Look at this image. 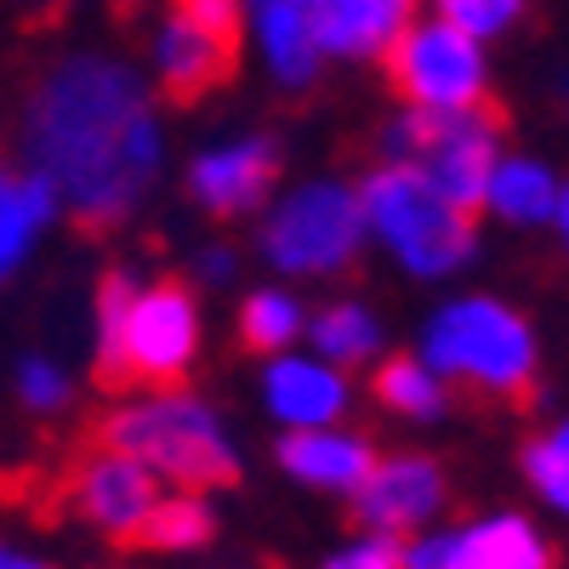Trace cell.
I'll return each instance as SVG.
<instances>
[{"mask_svg":"<svg viewBox=\"0 0 569 569\" xmlns=\"http://www.w3.org/2000/svg\"><path fill=\"white\" fill-rule=\"evenodd\" d=\"M365 246V206L359 188L319 177L291 188L262 222V257L279 273H337Z\"/></svg>","mask_w":569,"mask_h":569,"instance_id":"obj_7","label":"cell"},{"mask_svg":"<svg viewBox=\"0 0 569 569\" xmlns=\"http://www.w3.org/2000/svg\"><path fill=\"white\" fill-rule=\"evenodd\" d=\"M18 399H23V410H34V416H58L63 405H69V376H63V365H52V359H23L18 365Z\"/></svg>","mask_w":569,"mask_h":569,"instance_id":"obj_27","label":"cell"},{"mask_svg":"<svg viewBox=\"0 0 569 569\" xmlns=\"http://www.w3.org/2000/svg\"><path fill=\"white\" fill-rule=\"evenodd\" d=\"M421 365L445 382H467L490 399H525L536 388V337L525 313L496 297H456L421 330Z\"/></svg>","mask_w":569,"mask_h":569,"instance_id":"obj_4","label":"cell"},{"mask_svg":"<svg viewBox=\"0 0 569 569\" xmlns=\"http://www.w3.org/2000/svg\"><path fill=\"white\" fill-rule=\"evenodd\" d=\"M416 0H308L319 58H388V46L410 29Z\"/></svg>","mask_w":569,"mask_h":569,"instance_id":"obj_13","label":"cell"},{"mask_svg":"<svg viewBox=\"0 0 569 569\" xmlns=\"http://www.w3.org/2000/svg\"><path fill=\"white\" fill-rule=\"evenodd\" d=\"M433 7H439L445 23L467 29L472 40H496V34H507L518 18H525L530 0H433Z\"/></svg>","mask_w":569,"mask_h":569,"instance_id":"obj_25","label":"cell"},{"mask_svg":"<svg viewBox=\"0 0 569 569\" xmlns=\"http://www.w3.org/2000/svg\"><path fill=\"white\" fill-rule=\"evenodd\" d=\"M552 228H558V240H563V251H569V182L558 188V206H552Z\"/></svg>","mask_w":569,"mask_h":569,"instance_id":"obj_30","label":"cell"},{"mask_svg":"<svg viewBox=\"0 0 569 569\" xmlns=\"http://www.w3.org/2000/svg\"><path fill=\"white\" fill-rule=\"evenodd\" d=\"M308 330V313H302V302L291 297V291H257V297H246V308H240V337H246V348H257V353H284L297 337Z\"/></svg>","mask_w":569,"mask_h":569,"instance_id":"obj_23","label":"cell"},{"mask_svg":"<svg viewBox=\"0 0 569 569\" xmlns=\"http://www.w3.org/2000/svg\"><path fill=\"white\" fill-rule=\"evenodd\" d=\"M257 46L273 69L279 86L302 91L319 74V46H313V18H308V0H246Z\"/></svg>","mask_w":569,"mask_h":569,"instance_id":"obj_17","label":"cell"},{"mask_svg":"<svg viewBox=\"0 0 569 569\" xmlns=\"http://www.w3.org/2000/svg\"><path fill=\"white\" fill-rule=\"evenodd\" d=\"M160 496H166V485L137 456H126L114 445L80 456V467L69 472V490H63L74 518H86V525L109 541H142Z\"/></svg>","mask_w":569,"mask_h":569,"instance_id":"obj_10","label":"cell"},{"mask_svg":"<svg viewBox=\"0 0 569 569\" xmlns=\"http://www.w3.org/2000/svg\"><path fill=\"white\" fill-rule=\"evenodd\" d=\"M0 569H58V563H46V558H34V552H23L12 541H0Z\"/></svg>","mask_w":569,"mask_h":569,"instance_id":"obj_29","label":"cell"},{"mask_svg":"<svg viewBox=\"0 0 569 569\" xmlns=\"http://www.w3.org/2000/svg\"><path fill=\"white\" fill-rule=\"evenodd\" d=\"M103 445L137 456L166 490H222L240 479V445L194 393H142L103 421Z\"/></svg>","mask_w":569,"mask_h":569,"instance_id":"obj_2","label":"cell"},{"mask_svg":"<svg viewBox=\"0 0 569 569\" xmlns=\"http://www.w3.org/2000/svg\"><path fill=\"white\" fill-rule=\"evenodd\" d=\"M200 353V308L182 284L114 273L98 297V359L109 382H177Z\"/></svg>","mask_w":569,"mask_h":569,"instance_id":"obj_3","label":"cell"},{"mask_svg":"<svg viewBox=\"0 0 569 569\" xmlns=\"http://www.w3.org/2000/svg\"><path fill=\"white\" fill-rule=\"evenodd\" d=\"M211 536H217V518L200 490H166L149 530H142V541L154 552H200V547H211Z\"/></svg>","mask_w":569,"mask_h":569,"instance_id":"obj_20","label":"cell"},{"mask_svg":"<svg viewBox=\"0 0 569 569\" xmlns=\"http://www.w3.org/2000/svg\"><path fill=\"white\" fill-rule=\"evenodd\" d=\"M552 206H558V177L541 160H496L485 182V211H496L512 228H536L552 222Z\"/></svg>","mask_w":569,"mask_h":569,"instance_id":"obj_19","label":"cell"},{"mask_svg":"<svg viewBox=\"0 0 569 569\" xmlns=\"http://www.w3.org/2000/svg\"><path fill=\"white\" fill-rule=\"evenodd\" d=\"M388 166L416 171L427 188H439L461 211L485 206V182L501 160V120L479 109H410L382 137Z\"/></svg>","mask_w":569,"mask_h":569,"instance_id":"obj_6","label":"cell"},{"mask_svg":"<svg viewBox=\"0 0 569 569\" xmlns=\"http://www.w3.org/2000/svg\"><path fill=\"white\" fill-rule=\"evenodd\" d=\"M359 206H365V233H370V240H382L393 251V262L410 268L416 279H445V273L467 268L472 251H479L472 211L445 200L439 188H427L405 166H382V171H376L359 188Z\"/></svg>","mask_w":569,"mask_h":569,"instance_id":"obj_5","label":"cell"},{"mask_svg":"<svg viewBox=\"0 0 569 569\" xmlns=\"http://www.w3.org/2000/svg\"><path fill=\"white\" fill-rule=\"evenodd\" d=\"M273 171H279L273 142L268 137H240V142H222V149H206L194 166H188V194H194L211 217H240V211L262 206Z\"/></svg>","mask_w":569,"mask_h":569,"instance_id":"obj_12","label":"cell"},{"mask_svg":"<svg viewBox=\"0 0 569 569\" xmlns=\"http://www.w3.org/2000/svg\"><path fill=\"white\" fill-rule=\"evenodd\" d=\"M450 507V479L433 456H376V467L365 472V485L353 490V512L359 530L410 541L421 530L439 525V512Z\"/></svg>","mask_w":569,"mask_h":569,"instance_id":"obj_11","label":"cell"},{"mask_svg":"<svg viewBox=\"0 0 569 569\" xmlns=\"http://www.w3.org/2000/svg\"><path fill=\"white\" fill-rule=\"evenodd\" d=\"M388 69H393V86L410 98V109H479L490 86L485 46L445 18L410 23L388 46Z\"/></svg>","mask_w":569,"mask_h":569,"instance_id":"obj_8","label":"cell"},{"mask_svg":"<svg viewBox=\"0 0 569 569\" xmlns=\"http://www.w3.org/2000/svg\"><path fill=\"white\" fill-rule=\"evenodd\" d=\"M558 552L525 512L433 525L405 541V569H552Z\"/></svg>","mask_w":569,"mask_h":569,"instance_id":"obj_9","label":"cell"},{"mask_svg":"<svg viewBox=\"0 0 569 569\" xmlns=\"http://www.w3.org/2000/svg\"><path fill=\"white\" fill-rule=\"evenodd\" d=\"M319 569H405V541L376 536V530H359V536H348L342 547H330V552L319 558Z\"/></svg>","mask_w":569,"mask_h":569,"instance_id":"obj_26","label":"cell"},{"mask_svg":"<svg viewBox=\"0 0 569 569\" xmlns=\"http://www.w3.org/2000/svg\"><path fill=\"white\" fill-rule=\"evenodd\" d=\"M308 337H313L325 365H365L382 348V325H376V313L365 302H337L308 325Z\"/></svg>","mask_w":569,"mask_h":569,"instance_id":"obj_21","label":"cell"},{"mask_svg":"<svg viewBox=\"0 0 569 569\" xmlns=\"http://www.w3.org/2000/svg\"><path fill=\"white\" fill-rule=\"evenodd\" d=\"M262 399H268L273 421H284V433H297V427H337L348 410V382L337 365H319L302 353H273V365L262 376Z\"/></svg>","mask_w":569,"mask_h":569,"instance_id":"obj_15","label":"cell"},{"mask_svg":"<svg viewBox=\"0 0 569 569\" xmlns=\"http://www.w3.org/2000/svg\"><path fill=\"white\" fill-rule=\"evenodd\" d=\"M233 69V34L206 29L194 12H171L154 34V74L171 98H206V91Z\"/></svg>","mask_w":569,"mask_h":569,"instance_id":"obj_16","label":"cell"},{"mask_svg":"<svg viewBox=\"0 0 569 569\" xmlns=\"http://www.w3.org/2000/svg\"><path fill=\"white\" fill-rule=\"evenodd\" d=\"M279 467L308 490L353 496L376 467V445L365 433H348V427H297L279 439Z\"/></svg>","mask_w":569,"mask_h":569,"instance_id":"obj_14","label":"cell"},{"mask_svg":"<svg viewBox=\"0 0 569 569\" xmlns=\"http://www.w3.org/2000/svg\"><path fill=\"white\" fill-rule=\"evenodd\" d=\"M52 211H58V194L40 171H7L0 166V279L29 257L34 233L52 222Z\"/></svg>","mask_w":569,"mask_h":569,"instance_id":"obj_18","label":"cell"},{"mask_svg":"<svg viewBox=\"0 0 569 569\" xmlns=\"http://www.w3.org/2000/svg\"><path fill=\"white\" fill-rule=\"evenodd\" d=\"M29 166L80 222H120L160 177V114L142 80L103 52H74L40 74L23 109Z\"/></svg>","mask_w":569,"mask_h":569,"instance_id":"obj_1","label":"cell"},{"mask_svg":"<svg viewBox=\"0 0 569 569\" xmlns=\"http://www.w3.org/2000/svg\"><path fill=\"white\" fill-rule=\"evenodd\" d=\"M233 273V251H222V246H211V251H200V279H211V284H222Z\"/></svg>","mask_w":569,"mask_h":569,"instance_id":"obj_28","label":"cell"},{"mask_svg":"<svg viewBox=\"0 0 569 569\" xmlns=\"http://www.w3.org/2000/svg\"><path fill=\"white\" fill-rule=\"evenodd\" d=\"M525 479L536 501H547V512H558L569 525V416L525 445Z\"/></svg>","mask_w":569,"mask_h":569,"instance_id":"obj_24","label":"cell"},{"mask_svg":"<svg viewBox=\"0 0 569 569\" xmlns=\"http://www.w3.org/2000/svg\"><path fill=\"white\" fill-rule=\"evenodd\" d=\"M376 399H382L393 416L433 421L450 405V382H445L439 370H427L421 359H393V365L376 370Z\"/></svg>","mask_w":569,"mask_h":569,"instance_id":"obj_22","label":"cell"}]
</instances>
